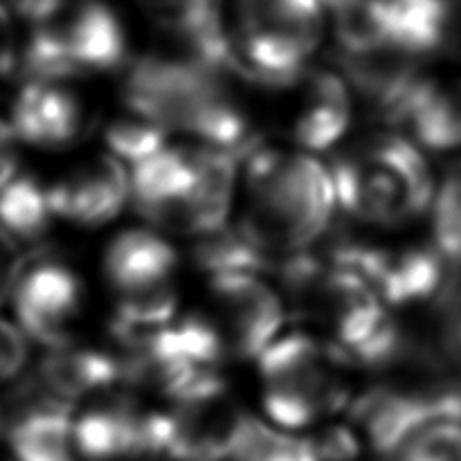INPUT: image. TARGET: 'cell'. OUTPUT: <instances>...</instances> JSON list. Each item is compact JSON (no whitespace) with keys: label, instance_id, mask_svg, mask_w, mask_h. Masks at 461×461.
I'll return each mask as SVG.
<instances>
[{"label":"cell","instance_id":"1","mask_svg":"<svg viewBox=\"0 0 461 461\" xmlns=\"http://www.w3.org/2000/svg\"><path fill=\"white\" fill-rule=\"evenodd\" d=\"M338 212L360 225L405 228L430 214L437 178L426 151L401 131H374L329 162Z\"/></svg>","mask_w":461,"mask_h":461},{"label":"cell","instance_id":"2","mask_svg":"<svg viewBox=\"0 0 461 461\" xmlns=\"http://www.w3.org/2000/svg\"><path fill=\"white\" fill-rule=\"evenodd\" d=\"M248 207L241 219L282 259L315 248L338 214L336 185L329 165L304 151L261 144L243 160Z\"/></svg>","mask_w":461,"mask_h":461},{"label":"cell","instance_id":"3","mask_svg":"<svg viewBox=\"0 0 461 461\" xmlns=\"http://www.w3.org/2000/svg\"><path fill=\"white\" fill-rule=\"evenodd\" d=\"M351 369L349 356L322 336L282 333L257 360L261 408L284 430H313L349 410Z\"/></svg>","mask_w":461,"mask_h":461},{"label":"cell","instance_id":"4","mask_svg":"<svg viewBox=\"0 0 461 461\" xmlns=\"http://www.w3.org/2000/svg\"><path fill=\"white\" fill-rule=\"evenodd\" d=\"M331 30L324 0H234L228 25L246 84L288 90L311 68Z\"/></svg>","mask_w":461,"mask_h":461},{"label":"cell","instance_id":"5","mask_svg":"<svg viewBox=\"0 0 461 461\" xmlns=\"http://www.w3.org/2000/svg\"><path fill=\"white\" fill-rule=\"evenodd\" d=\"M205 315L219 333L228 363L259 360L282 336L288 306L261 275H232L207 282Z\"/></svg>","mask_w":461,"mask_h":461},{"label":"cell","instance_id":"6","mask_svg":"<svg viewBox=\"0 0 461 461\" xmlns=\"http://www.w3.org/2000/svg\"><path fill=\"white\" fill-rule=\"evenodd\" d=\"M75 444L84 461L160 459V410L115 387L84 401L75 414Z\"/></svg>","mask_w":461,"mask_h":461},{"label":"cell","instance_id":"7","mask_svg":"<svg viewBox=\"0 0 461 461\" xmlns=\"http://www.w3.org/2000/svg\"><path fill=\"white\" fill-rule=\"evenodd\" d=\"M250 417L225 383L169 403L160 410V459L232 461Z\"/></svg>","mask_w":461,"mask_h":461},{"label":"cell","instance_id":"8","mask_svg":"<svg viewBox=\"0 0 461 461\" xmlns=\"http://www.w3.org/2000/svg\"><path fill=\"white\" fill-rule=\"evenodd\" d=\"M18 327L30 340L52 347L75 340V327L84 313L86 291L79 275L57 259L25 261L12 293Z\"/></svg>","mask_w":461,"mask_h":461},{"label":"cell","instance_id":"9","mask_svg":"<svg viewBox=\"0 0 461 461\" xmlns=\"http://www.w3.org/2000/svg\"><path fill=\"white\" fill-rule=\"evenodd\" d=\"M336 68L363 108L378 126L399 131L414 93L426 79L423 61L396 50H372L363 54L336 52Z\"/></svg>","mask_w":461,"mask_h":461},{"label":"cell","instance_id":"10","mask_svg":"<svg viewBox=\"0 0 461 461\" xmlns=\"http://www.w3.org/2000/svg\"><path fill=\"white\" fill-rule=\"evenodd\" d=\"M286 135L297 151L315 156L336 149L354 120L356 99L338 68H309L295 84Z\"/></svg>","mask_w":461,"mask_h":461},{"label":"cell","instance_id":"11","mask_svg":"<svg viewBox=\"0 0 461 461\" xmlns=\"http://www.w3.org/2000/svg\"><path fill=\"white\" fill-rule=\"evenodd\" d=\"M50 203L66 223L104 228L131 203V171L108 151L90 156L50 185Z\"/></svg>","mask_w":461,"mask_h":461},{"label":"cell","instance_id":"12","mask_svg":"<svg viewBox=\"0 0 461 461\" xmlns=\"http://www.w3.org/2000/svg\"><path fill=\"white\" fill-rule=\"evenodd\" d=\"M52 25L81 75L122 72L131 61L129 34L120 14L106 0H66Z\"/></svg>","mask_w":461,"mask_h":461},{"label":"cell","instance_id":"13","mask_svg":"<svg viewBox=\"0 0 461 461\" xmlns=\"http://www.w3.org/2000/svg\"><path fill=\"white\" fill-rule=\"evenodd\" d=\"M180 257L165 232L129 228L117 232L104 250V279L120 297H140L176 286Z\"/></svg>","mask_w":461,"mask_h":461},{"label":"cell","instance_id":"14","mask_svg":"<svg viewBox=\"0 0 461 461\" xmlns=\"http://www.w3.org/2000/svg\"><path fill=\"white\" fill-rule=\"evenodd\" d=\"M194 185L192 142L165 147L131 167V207L167 234H183L185 207Z\"/></svg>","mask_w":461,"mask_h":461},{"label":"cell","instance_id":"15","mask_svg":"<svg viewBox=\"0 0 461 461\" xmlns=\"http://www.w3.org/2000/svg\"><path fill=\"white\" fill-rule=\"evenodd\" d=\"M90 115L79 95L66 84L25 81L12 106V126L18 140L39 149H66L84 140Z\"/></svg>","mask_w":461,"mask_h":461},{"label":"cell","instance_id":"16","mask_svg":"<svg viewBox=\"0 0 461 461\" xmlns=\"http://www.w3.org/2000/svg\"><path fill=\"white\" fill-rule=\"evenodd\" d=\"M347 412L349 423L363 437L365 448L381 461H392L410 437L437 423L410 392L387 378L356 394Z\"/></svg>","mask_w":461,"mask_h":461},{"label":"cell","instance_id":"17","mask_svg":"<svg viewBox=\"0 0 461 461\" xmlns=\"http://www.w3.org/2000/svg\"><path fill=\"white\" fill-rule=\"evenodd\" d=\"M34 374L59 399L75 405L124 387V358L111 342L99 347L70 340L45 351Z\"/></svg>","mask_w":461,"mask_h":461},{"label":"cell","instance_id":"18","mask_svg":"<svg viewBox=\"0 0 461 461\" xmlns=\"http://www.w3.org/2000/svg\"><path fill=\"white\" fill-rule=\"evenodd\" d=\"M401 129L426 153L461 151V75H426Z\"/></svg>","mask_w":461,"mask_h":461},{"label":"cell","instance_id":"19","mask_svg":"<svg viewBox=\"0 0 461 461\" xmlns=\"http://www.w3.org/2000/svg\"><path fill=\"white\" fill-rule=\"evenodd\" d=\"M279 257L243 219L194 239L192 264L207 282L232 275H273Z\"/></svg>","mask_w":461,"mask_h":461},{"label":"cell","instance_id":"20","mask_svg":"<svg viewBox=\"0 0 461 461\" xmlns=\"http://www.w3.org/2000/svg\"><path fill=\"white\" fill-rule=\"evenodd\" d=\"M54 219L50 185L36 176L18 174L0 189V228L18 243L41 241Z\"/></svg>","mask_w":461,"mask_h":461},{"label":"cell","instance_id":"21","mask_svg":"<svg viewBox=\"0 0 461 461\" xmlns=\"http://www.w3.org/2000/svg\"><path fill=\"white\" fill-rule=\"evenodd\" d=\"M149 23L176 41L192 45L225 27L219 0H135Z\"/></svg>","mask_w":461,"mask_h":461},{"label":"cell","instance_id":"22","mask_svg":"<svg viewBox=\"0 0 461 461\" xmlns=\"http://www.w3.org/2000/svg\"><path fill=\"white\" fill-rule=\"evenodd\" d=\"M171 131L160 122L122 108L104 126V144L111 156L124 165L135 167L169 147Z\"/></svg>","mask_w":461,"mask_h":461},{"label":"cell","instance_id":"23","mask_svg":"<svg viewBox=\"0 0 461 461\" xmlns=\"http://www.w3.org/2000/svg\"><path fill=\"white\" fill-rule=\"evenodd\" d=\"M232 461H318L309 437L250 417Z\"/></svg>","mask_w":461,"mask_h":461},{"label":"cell","instance_id":"24","mask_svg":"<svg viewBox=\"0 0 461 461\" xmlns=\"http://www.w3.org/2000/svg\"><path fill=\"white\" fill-rule=\"evenodd\" d=\"M430 223L432 243L446 259L461 266V158L437 180Z\"/></svg>","mask_w":461,"mask_h":461},{"label":"cell","instance_id":"25","mask_svg":"<svg viewBox=\"0 0 461 461\" xmlns=\"http://www.w3.org/2000/svg\"><path fill=\"white\" fill-rule=\"evenodd\" d=\"M392 461H461V421H437L421 428Z\"/></svg>","mask_w":461,"mask_h":461},{"label":"cell","instance_id":"26","mask_svg":"<svg viewBox=\"0 0 461 461\" xmlns=\"http://www.w3.org/2000/svg\"><path fill=\"white\" fill-rule=\"evenodd\" d=\"M306 437L311 439L318 461H358L365 450L363 437L349 421L322 423Z\"/></svg>","mask_w":461,"mask_h":461},{"label":"cell","instance_id":"27","mask_svg":"<svg viewBox=\"0 0 461 461\" xmlns=\"http://www.w3.org/2000/svg\"><path fill=\"white\" fill-rule=\"evenodd\" d=\"M27 340L21 327L0 320V383L21 376L27 363Z\"/></svg>","mask_w":461,"mask_h":461},{"label":"cell","instance_id":"28","mask_svg":"<svg viewBox=\"0 0 461 461\" xmlns=\"http://www.w3.org/2000/svg\"><path fill=\"white\" fill-rule=\"evenodd\" d=\"M23 268H25V257H23L21 246L12 234L0 228V304L12 297Z\"/></svg>","mask_w":461,"mask_h":461},{"label":"cell","instance_id":"29","mask_svg":"<svg viewBox=\"0 0 461 461\" xmlns=\"http://www.w3.org/2000/svg\"><path fill=\"white\" fill-rule=\"evenodd\" d=\"M439 329L450 338V340L455 342V345H457V349L461 351V313L457 315V320H453V322L448 324V327H439Z\"/></svg>","mask_w":461,"mask_h":461},{"label":"cell","instance_id":"30","mask_svg":"<svg viewBox=\"0 0 461 461\" xmlns=\"http://www.w3.org/2000/svg\"><path fill=\"white\" fill-rule=\"evenodd\" d=\"M0 432H5V412H3V403H0Z\"/></svg>","mask_w":461,"mask_h":461}]
</instances>
